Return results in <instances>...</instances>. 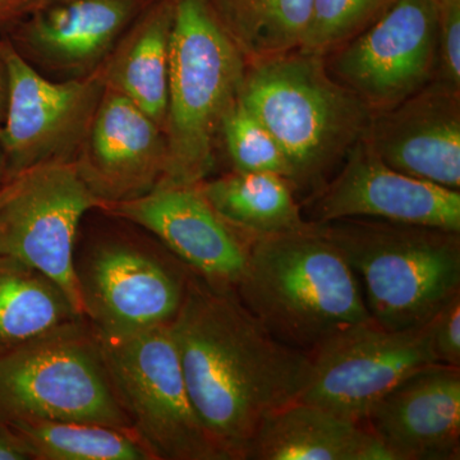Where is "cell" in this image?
Masks as SVG:
<instances>
[{
	"label": "cell",
	"instance_id": "277c9868",
	"mask_svg": "<svg viewBox=\"0 0 460 460\" xmlns=\"http://www.w3.org/2000/svg\"><path fill=\"white\" fill-rule=\"evenodd\" d=\"M314 226L352 268L383 328L425 326L460 295L459 232L366 217Z\"/></svg>",
	"mask_w": 460,
	"mask_h": 460
},
{
	"label": "cell",
	"instance_id": "ffe728a7",
	"mask_svg": "<svg viewBox=\"0 0 460 460\" xmlns=\"http://www.w3.org/2000/svg\"><path fill=\"white\" fill-rule=\"evenodd\" d=\"M175 0H154L133 21L119 47L99 66L102 81L163 129L168 111L169 48Z\"/></svg>",
	"mask_w": 460,
	"mask_h": 460
},
{
	"label": "cell",
	"instance_id": "5bb4252c",
	"mask_svg": "<svg viewBox=\"0 0 460 460\" xmlns=\"http://www.w3.org/2000/svg\"><path fill=\"white\" fill-rule=\"evenodd\" d=\"M99 210L147 230L190 270L219 289L234 290L250 242L214 210L196 186H156L140 198Z\"/></svg>",
	"mask_w": 460,
	"mask_h": 460
},
{
	"label": "cell",
	"instance_id": "9a60e30c",
	"mask_svg": "<svg viewBox=\"0 0 460 460\" xmlns=\"http://www.w3.org/2000/svg\"><path fill=\"white\" fill-rule=\"evenodd\" d=\"M83 144L74 162L100 206L146 195L164 177V129L111 87L102 91Z\"/></svg>",
	"mask_w": 460,
	"mask_h": 460
},
{
	"label": "cell",
	"instance_id": "1f68e13d",
	"mask_svg": "<svg viewBox=\"0 0 460 460\" xmlns=\"http://www.w3.org/2000/svg\"><path fill=\"white\" fill-rule=\"evenodd\" d=\"M9 177L7 160H5L4 150H3L2 140H0V190L11 181Z\"/></svg>",
	"mask_w": 460,
	"mask_h": 460
},
{
	"label": "cell",
	"instance_id": "6da1fadb",
	"mask_svg": "<svg viewBox=\"0 0 460 460\" xmlns=\"http://www.w3.org/2000/svg\"><path fill=\"white\" fill-rule=\"evenodd\" d=\"M169 328L206 432L226 460H246L262 423L304 392L310 353L281 343L234 290L193 271Z\"/></svg>",
	"mask_w": 460,
	"mask_h": 460
},
{
	"label": "cell",
	"instance_id": "4fadbf2b",
	"mask_svg": "<svg viewBox=\"0 0 460 460\" xmlns=\"http://www.w3.org/2000/svg\"><path fill=\"white\" fill-rule=\"evenodd\" d=\"M307 211L314 224L366 217L460 233L459 190L390 168L365 138L350 148L334 180L314 193Z\"/></svg>",
	"mask_w": 460,
	"mask_h": 460
},
{
	"label": "cell",
	"instance_id": "f546056e",
	"mask_svg": "<svg viewBox=\"0 0 460 460\" xmlns=\"http://www.w3.org/2000/svg\"><path fill=\"white\" fill-rule=\"evenodd\" d=\"M0 460H29L5 423L0 420Z\"/></svg>",
	"mask_w": 460,
	"mask_h": 460
},
{
	"label": "cell",
	"instance_id": "f1b7e54d",
	"mask_svg": "<svg viewBox=\"0 0 460 460\" xmlns=\"http://www.w3.org/2000/svg\"><path fill=\"white\" fill-rule=\"evenodd\" d=\"M45 0H0V26L23 20Z\"/></svg>",
	"mask_w": 460,
	"mask_h": 460
},
{
	"label": "cell",
	"instance_id": "3957f363",
	"mask_svg": "<svg viewBox=\"0 0 460 460\" xmlns=\"http://www.w3.org/2000/svg\"><path fill=\"white\" fill-rule=\"evenodd\" d=\"M239 102L286 155L295 190H319L367 131L372 111L339 84L323 57L290 51L251 63Z\"/></svg>",
	"mask_w": 460,
	"mask_h": 460
},
{
	"label": "cell",
	"instance_id": "44dd1931",
	"mask_svg": "<svg viewBox=\"0 0 460 460\" xmlns=\"http://www.w3.org/2000/svg\"><path fill=\"white\" fill-rule=\"evenodd\" d=\"M214 210L248 241L308 228L292 184L270 172H233L199 184Z\"/></svg>",
	"mask_w": 460,
	"mask_h": 460
},
{
	"label": "cell",
	"instance_id": "4dcf8cb0",
	"mask_svg": "<svg viewBox=\"0 0 460 460\" xmlns=\"http://www.w3.org/2000/svg\"><path fill=\"white\" fill-rule=\"evenodd\" d=\"M8 80L7 68H5L4 57L2 53V44H0V126L4 120L5 107H7Z\"/></svg>",
	"mask_w": 460,
	"mask_h": 460
},
{
	"label": "cell",
	"instance_id": "ba28073f",
	"mask_svg": "<svg viewBox=\"0 0 460 460\" xmlns=\"http://www.w3.org/2000/svg\"><path fill=\"white\" fill-rule=\"evenodd\" d=\"M100 341L133 432L154 459L226 460L190 402L169 325Z\"/></svg>",
	"mask_w": 460,
	"mask_h": 460
},
{
	"label": "cell",
	"instance_id": "2e32d148",
	"mask_svg": "<svg viewBox=\"0 0 460 460\" xmlns=\"http://www.w3.org/2000/svg\"><path fill=\"white\" fill-rule=\"evenodd\" d=\"M363 138L390 168L460 190V91L435 78L395 107L372 113Z\"/></svg>",
	"mask_w": 460,
	"mask_h": 460
},
{
	"label": "cell",
	"instance_id": "484cf974",
	"mask_svg": "<svg viewBox=\"0 0 460 460\" xmlns=\"http://www.w3.org/2000/svg\"><path fill=\"white\" fill-rule=\"evenodd\" d=\"M220 135L234 172H270L290 183L292 171L279 145L239 98L224 117Z\"/></svg>",
	"mask_w": 460,
	"mask_h": 460
},
{
	"label": "cell",
	"instance_id": "52a82bcc",
	"mask_svg": "<svg viewBox=\"0 0 460 460\" xmlns=\"http://www.w3.org/2000/svg\"><path fill=\"white\" fill-rule=\"evenodd\" d=\"M81 311L102 341H120L171 325L192 270L162 243L126 233L75 243Z\"/></svg>",
	"mask_w": 460,
	"mask_h": 460
},
{
	"label": "cell",
	"instance_id": "d6986e66",
	"mask_svg": "<svg viewBox=\"0 0 460 460\" xmlns=\"http://www.w3.org/2000/svg\"><path fill=\"white\" fill-rule=\"evenodd\" d=\"M246 460H392L367 426L313 402L296 401L271 414Z\"/></svg>",
	"mask_w": 460,
	"mask_h": 460
},
{
	"label": "cell",
	"instance_id": "4316f807",
	"mask_svg": "<svg viewBox=\"0 0 460 460\" xmlns=\"http://www.w3.org/2000/svg\"><path fill=\"white\" fill-rule=\"evenodd\" d=\"M436 80L460 91V0H438Z\"/></svg>",
	"mask_w": 460,
	"mask_h": 460
},
{
	"label": "cell",
	"instance_id": "8992f818",
	"mask_svg": "<svg viewBox=\"0 0 460 460\" xmlns=\"http://www.w3.org/2000/svg\"><path fill=\"white\" fill-rule=\"evenodd\" d=\"M75 420L132 431L86 319L0 354V420Z\"/></svg>",
	"mask_w": 460,
	"mask_h": 460
},
{
	"label": "cell",
	"instance_id": "8fae6325",
	"mask_svg": "<svg viewBox=\"0 0 460 460\" xmlns=\"http://www.w3.org/2000/svg\"><path fill=\"white\" fill-rule=\"evenodd\" d=\"M438 0H395L352 40L332 51L326 68L372 113L404 102L435 80Z\"/></svg>",
	"mask_w": 460,
	"mask_h": 460
},
{
	"label": "cell",
	"instance_id": "cb8c5ba5",
	"mask_svg": "<svg viewBox=\"0 0 460 460\" xmlns=\"http://www.w3.org/2000/svg\"><path fill=\"white\" fill-rule=\"evenodd\" d=\"M29 460H155L135 432L75 420L5 423Z\"/></svg>",
	"mask_w": 460,
	"mask_h": 460
},
{
	"label": "cell",
	"instance_id": "d4e9b609",
	"mask_svg": "<svg viewBox=\"0 0 460 460\" xmlns=\"http://www.w3.org/2000/svg\"><path fill=\"white\" fill-rule=\"evenodd\" d=\"M395 0H313L310 23L298 50L326 57L394 4Z\"/></svg>",
	"mask_w": 460,
	"mask_h": 460
},
{
	"label": "cell",
	"instance_id": "83f0119b",
	"mask_svg": "<svg viewBox=\"0 0 460 460\" xmlns=\"http://www.w3.org/2000/svg\"><path fill=\"white\" fill-rule=\"evenodd\" d=\"M429 328L438 362L460 367V295L429 320Z\"/></svg>",
	"mask_w": 460,
	"mask_h": 460
},
{
	"label": "cell",
	"instance_id": "603a6c76",
	"mask_svg": "<svg viewBox=\"0 0 460 460\" xmlns=\"http://www.w3.org/2000/svg\"><path fill=\"white\" fill-rule=\"evenodd\" d=\"M247 62L298 50L313 0H208Z\"/></svg>",
	"mask_w": 460,
	"mask_h": 460
},
{
	"label": "cell",
	"instance_id": "ac0fdd59",
	"mask_svg": "<svg viewBox=\"0 0 460 460\" xmlns=\"http://www.w3.org/2000/svg\"><path fill=\"white\" fill-rule=\"evenodd\" d=\"M147 0H45L25 18L23 36L32 50L65 68L102 62Z\"/></svg>",
	"mask_w": 460,
	"mask_h": 460
},
{
	"label": "cell",
	"instance_id": "7a4b0ae2",
	"mask_svg": "<svg viewBox=\"0 0 460 460\" xmlns=\"http://www.w3.org/2000/svg\"><path fill=\"white\" fill-rule=\"evenodd\" d=\"M234 292L278 341L307 353L371 320L358 278L314 223L252 239Z\"/></svg>",
	"mask_w": 460,
	"mask_h": 460
},
{
	"label": "cell",
	"instance_id": "e0dca14e",
	"mask_svg": "<svg viewBox=\"0 0 460 460\" xmlns=\"http://www.w3.org/2000/svg\"><path fill=\"white\" fill-rule=\"evenodd\" d=\"M363 423L392 460H459L460 367L432 363L414 372Z\"/></svg>",
	"mask_w": 460,
	"mask_h": 460
},
{
	"label": "cell",
	"instance_id": "d6a6232c",
	"mask_svg": "<svg viewBox=\"0 0 460 460\" xmlns=\"http://www.w3.org/2000/svg\"><path fill=\"white\" fill-rule=\"evenodd\" d=\"M17 181L18 175L17 177H14L13 180L9 181L8 183L0 190V208L4 205V202L7 201L9 196H11L12 192L16 189Z\"/></svg>",
	"mask_w": 460,
	"mask_h": 460
},
{
	"label": "cell",
	"instance_id": "7c38bea8",
	"mask_svg": "<svg viewBox=\"0 0 460 460\" xmlns=\"http://www.w3.org/2000/svg\"><path fill=\"white\" fill-rule=\"evenodd\" d=\"M2 53L8 93L0 140L13 180L35 166L69 160L89 131L105 84L99 68L87 77L54 83L11 44H2Z\"/></svg>",
	"mask_w": 460,
	"mask_h": 460
},
{
	"label": "cell",
	"instance_id": "5b68a950",
	"mask_svg": "<svg viewBox=\"0 0 460 460\" xmlns=\"http://www.w3.org/2000/svg\"><path fill=\"white\" fill-rule=\"evenodd\" d=\"M246 63L208 0H175L164 127L166 166L157 186H196L208 180L224 117L241 93Z\"/></svg>",
	"mask_w": 460,
	"mask_h": 460
},
{
	"label": "cell",
	"instance_id": "9c48e42d",
	"mask_svg": "<svg viewBox=\"0 0 460 460\" xmlns=\"http://www.w3.org/2000/svg\"><path fill=\"white\" fill-rule=\"evenodd\" d=\"M310 357L307 383L298 401L362 423L390 390L438 363L429 323L389 330L372 319L330 339Z\"/></svg>",
	"mask_w": 460,
	"mask_h": 460
},
{
	"label": "cell",
	"instance_id": "7402d4cb",
	"mask_svg": "<svg viewBox=\"0 0 460 460\" xmlns=\"http://www.w3.org/2000/svg\"><path fill=\"white\" fill-rule=\"evenodd\" d=\"M83 317L56 281L25 262L0 256V354Z\"/></svg>",
	"mask_w": 460,
	"mask_h": 460
},
{
	"label": "cell",
	"instance_id": "30bf717a",
	"mask_svg": "<svg viewBox=\"0 0 460 460\" xmlns=\"http://www.w3.org/2000/svg\"><path fill=\"white\" fill-rule=\"evenodd\" d=\"M100 204L74 160L23 172L0 208V256L49 277L83 314L74 270L75 243L84 217L99 210Z\"/></svg>",
	"mask_w": 460,
	"mask_h": 460
}]
</instances>
